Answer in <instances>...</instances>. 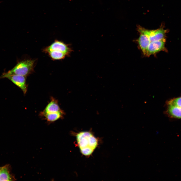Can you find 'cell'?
<instances>
[{
  "label": "cell",
  "instance_id": "9",
  "mask_svg": "<svg viewBox=\"0 0 181 181\" xmlns=\"http://www.w3.org/2000/svg\"><path fill=\"white\" fill-rule=\"evenodd\" d=\"M166 113L170 117L181 118V108L173 105H167Z\"/></svg>",
  "mask_w": 181,
  "mask_h": 181
},
{
  "label": "cell",
  "instance_id": "3",
  "mask_svg": "<svg viewBox=\"0 0 181 181\" xmlns=\"http://www.w3.org/2000/svg\"><path fill=\"white\" fill-rule=\"evenodd\" d=\"M137 29L139 33H143L147 36L149 44L151 42L165 38L168 31L167 29H164L163 25H161L159 28L155 30L147 29L140 26H137Z\"/></svg>",
  "mask_w": 181,
  "mask_h": 181
},
{
  "label": "cell",
  "instance_id": "2",
  "mask_svg": "<svg viewBox=\"0 0 181 181\" xmlns=\"http://www.w3.org/2000/svg\"><path fill=\"white\" fill-rule=\"evenodd\" d=\"M34 62V60H31L20 61L11 70L5 73L8 75L16 74L26 76L33 70Z\"/></svg>",
  "mask_w": 181,
  "mask_h": 181
},
{
  "label": "cell",
  "instance_id": "5",
  "mask_svg": "<svg viewBox=\"0 0 181 181\" xmlns=\"http://www.w3.org/2000/svg\"><path fill=\"white\" fill-rule=\"evenodd\" d=\"M165 38L150 43L144 55L149 56L165 50Z\"/></svg>",
  "mask_w": 181,
  "mask_h": 181
},
{
  "label": "cell",
  "instance_id": "12",
  "mask_svg": "<svg viewBox=\"0 0 181 181\" xmlns=\"http://www.w3.org/2000/svg\"><path fill=\"white\" fill-rule=\"evenodd\" d=\"M167 105H170L181 108V97L172 99L167 102Z\"/></svg>",
  "mask_w": 181,
  "mask_h": 181
},
{
  "label": "cell",
  "instance_id": "11",
  "mask_svg": "<svg viewBox=\"0 0 181 181\" xmlns=\"http://www.w3.org/2000/svg\"><path fill=\"white\" fill-rule=\"evenodd\" d=\"M51 58L54 60H59L63 59L66 56L63 53L57 51L53 50L48 52Z\"/></svg>",
  "mask_w": 181,
  "mask_h": 181
},
{
  "label": "cell",
  "instance_id": "10",
  "mask_svg": "<svg viewBox=\"0 0 181 181\" xmlns=\"http://www.w3.org/2000/svg\"><path fill=\"white\" fill-rule=\"evenodd\" d=\"M12 177L10 174L8 167H0V181H11Z\"/></svg>",
  "mask_w": 181,
  "mask_h": 181
},
{
  "label": "cell",
  "instance_id": "7",
  "mask_svg": "<svg viewBox=\"0 0 181 181\" xmlns=\"http://www.w3.org/2000/svg\"><path fill=\"white\" fill-rule=\"evenodd\" d=\"M44 110L41 112L44 113H53L63 111L60 108L57 100L53 97Z\"/></svg>",
  "mask_w": 181,
  "mask_h": 181
},
{
  "label": "cell",
  "instance_id": "8",
  "mask_svg": "<svg viewBox=\"0 0 181 181\" xmlns=\"http://www.w3.org/2000/svg\"><path fill=\"white\" fill-rule=\"evenodd\" d=\"M64 114L63 111L53 113H44L41 112L40 114V116L43 117L48 123H52L62 118Z\"/></svg>",
  "mask_w": 181,
  "mask_h": 181
},
{
  "label": "cell",
  "instance_id": "1",
  "mask_svg": "<svg viewBox=\"0 0 181 181\" xmlns=\"http://www.w3.org/2000/svg\"><path fill=\"white\" fill-rule=\"evenodd\" d=\"M76 137L80 152L85 156L90 155L98 145L97 139L89 132H79L77 134Z\"/></svg>",
  "mask_w": 181,
  "mask_h": 181
},
{
  "label": "cell",
  "instance_id": "6",
  "mask_svg": "<svg viewBox=\"0 0 181 181\" xmlns=\"http://www.w3.org/2000/svg\"><path fill=\"white\" fill-rule=\"evenodd\" d=\"M56 50L61 52L68 56L71 52V50L67 45L63 42L57 40H56L50 45L44 49V52L47 53L48 52Z\"/></svg>",
  "mask_w": 181,
  "mask_h": 181
},
{
  "label": "cell",
  "instance_id": "4",
  "mask_svg": "<svg viewBox=\"0 0 181 181\" xmlns=\"http://www.w3.org/2000/svg\"><path fill=\"white\" fill-rule=\"evenodd\" d=\"M6 78L9 79L15 84L20 88L25 94L27 91L28 85L26 84V76L18 75H8L3 73L0 78Z\"/></svg>",
  "mask_w": 181,
  "mask_h": 181
}]
</instances>
